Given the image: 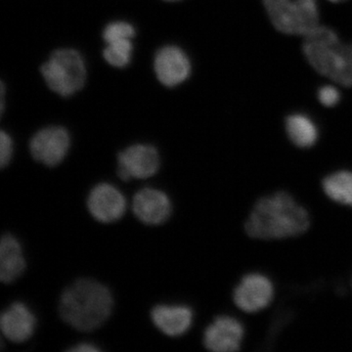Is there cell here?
I'll use <instances>...</instances> for the list:
<instances>
[{"label":"cell","mask_w":352,"mask_h":352,"mask_svg":"<svg viewBox=\"0 0 352 352\" xmlns=\"http://www.w3.org/2000/svg\"><path fill=\"white\" fill-rule=\"evenodd\" d=\"M326 195L342 205L352 207V173L339 171L326 177L323 182Z\"/></svg>","instance_id":"obj_17"},{"label":"cell","mask_w":352,"mask_h":352,"mask_svg":"<svg viewBox=\"0 0 352 352\" xmlns=\"http://www.w3.org/2000/svg\"><path fill=\"white\" fill-rule=\"evenodd\" d=\"M103 50L105 61L113 68H126L131 64L133 55L132 38H118L108 41Z\"/></svg>","instance_id":"obj_18"},{"label":"cell","mask_w":352,"mask_h":352,"mask_svg":"<svg viewBox=\"0 0 352 352\" xmlns=\"http://www.w3.org/2000/svg\"><path fill=\"white\" fill-rule=\"evenodd\" d=\"M25 270V258L17 238L6 234L0 243V280L11 284L22 276Z\"/></svg>","instance_id":"obj_15"},{"label":"cell","mask_w":352,"mask_h":352,"mask_svg":"<svg viewBox=\"0 0 352 352\" xmlns=\"http://www.w3.org/2000/svg\"><path fill=\"white\" fill-rule=\"evenodd\" d=\"M244 339V327L237 319L221 315L217 317L204 333V344L208 351H239Z\"/></svg>","instance_id":"obj_12"},{"label":"cell","mask_w":352,"mask_h":352,"mask_svg":"<svg viewBox=\"0 0 352 352\" xmlns=\"http://www.w3.org/2000/svg\"><path fill=\"white\" fill-rule=\"evenodd\" d=\"M273 296L274 288L268 278L261 274H249L236 287L233 300L243 311L254 314L267 307Z\"/></svg>","instance_id":"obj_11"},{"label":"cell","mask_w":352,"mask_h":352,"mask_svg":"<svg viewBox=\"0 0 352 352\" xmlns=\"http://www.w3.org/2000/svg\"><path fill=\"white\" fill-rule=\"evenodd\" d=\"M307 210L285 192L264 197L252 208L245 222V232L256 239L296 237L309 228Z\"/></svg>","instance_id":"obj_1"},{"label":"cell","mask_w":352,"mask_h":352,"mask_svg":"<svg viewBox=\"0 0 352 352\" xmlns=\"http://www.w3.org/2000/svg\"><path fill=\"white\" fill-rule=\"evenodd\" d=\"M286 131L289 140L300 148L312 147L318 139L316 124L305 113L289 116L286 120Z\"/></svg>","instance_id":"obj_16"},{"label":"cell","mask_w":352,"mask_h":352,"mask_svg":"<svg viewBox=\"0 0 352 352\" xmlns=\"http://www.w3.org/2000/svg\"><path fill=\"white\" fill-rule=\"evenodd\" d=\"M88 212L101 223H113L124 217L126 200L117 187L107 182L95 185L87 201Z\"/></svg>","instance_id":"obj_8"},{"label":"cell","mask_w":352,"mask_h":352,"mask_svg":"<svg viewBox=\"0 0 352 352\" xmlns=\"http://www.w3.org/2000/svg\"><path fill=\"white\" fill-rule=\"evenodd\" d=\"M188 55L176 45H166L157 51L154 57V72L157 80L166 87L182 85L191 74Z\"/></svg>","instance_id":"obj_9"},{"label":"cell","mask_w":352,"mask_h":352,"mask_svg":"<svg viewBox=\"0 0 352 352\" xmlns=\"http://www.w3.org/2000/svg\"><path fill=\"white\" fill-rule=\"evenodd\" d=\"M164 1H170V2H173V1H179V0H164Z\"/></svg>","instance_id":"obj_25"},{"label":"cell","mask_w":352,"mask_h":352,"mask_svg":"<svg viewBox=\"0 0 352 352\" xmlns=\"http://www.w3.org/2000/svg\"><path fill=\"white\" fill-rule=\"evenodd\" d=\"M303 52L319 74L344 87H352V43H342L330 28L319 25L307 34Z\"/></svg>","instance_id":"obj_3"},{"label":"cell","mask_w":352,"mask_h":352,"mask_svg":"<svg viewBox=\"0 0 352 352\" xmlns=\"http://www.w3.org/2000/svg\"><path fill=\"white\" fill-rule=\"evenodd\" d=\"M266 12L278 31L307 36L319 25L317 0H263Z\"/></svg>","instance_id":"obj_5"},{"label":"cell","mask_w":352,"mask_h":352,"mask_svg":"<svg viewBox=\"0 0 352 352\" xmlns=\"http://www.w3.org/2000/svg\"><path fill=\"white\" fill-rule=\"evenodd\" d=\"M113 298L105 285L91 279H80L68 287L59 300L62 320L80 332L101 327L112 314Z\"/></svg>","instance_id":"obj_2"},{"label":"cell","mask_w":352,"mask_h":352,"mask_svg":"<svg viewBox=\"0 0 352 352\" xmlns=\"http://www.w3.org/2000/svg\"><path fill=\"white\" fill-rule=\"evenodd\" d=\"M161 159L157 148L145 143L129 146L118 155V176L122 182L147 179L157 175Z\"/></svg>","instance_id":"obj_7"},{"label":"cell","mask_w":352,"mask_h":352,"mask_svg":"<svg viewBox=\"0 0 352 352\" xmlns=\"http://www.w3.org/2000/svg\"><path fill=\"white\" fill-rule=\"evenodd\" d=\"M132 210L146 226H161L173 214V203L168 194L162 190L146 187L134 195Z\"/></svg>","instance_id":"obj_10"},{"label":"cell","mask_w":352,"mask_h":352,"mask_svg":"<svg viewBox=\"0 0 352 352\" xmlns=\"http://www.w3.org/2000/svg\"><path fill=\"white\" fill-rule=\"evenodd\" d=\"M44 82L61 97H71L85 87L87 69L82 55L74 48H59L41 67Z\"/></svg>","instance_id":"obj_4"},{"label":"cell","mask_w":352,"mask_h":352,"mask_svg":"<svg viewBox=\"0 0 352 352\" xmlns=\"http://www.w3.org/2000/svg\"><path fill=\"white\" fill-rule=\"evenodd\" d=\"M136 31L135 28L131 23L126 21H113V22L109 23L103 30L104 41H113V39L118 38H134L135 36Z\"/></svg>","instance_id":"obj_19"},{"label":"cell","mask_w":352,"mask_h":352,"mask_svg":"<svg viewBox=\"0 0 352 352\" xmlns=\"http://www.w3.org/2000/svg\"><path fill=\"white\" fill-rule=\"evenodd\" d=\"M330 1H332V2H342V1H346V0H330Z\"/></svg>","instance_id":"obj_24"},{"label":"cell","mask_w":352,"mask_h":352,"mask_svg":"<svg viewBox=\"0 0 352 352\" xmlns=\"http://www.w3.org/2000/svg\"><path fill=\"white\" fill-rule=\"evenodd\" d=\"M0 328L6 339L21 344L32 337L36 328V317L24 302H16L2 312Z\"/></svg>","instance_id":"obj_13"},{"label":"cell","mask_w":352,"mask_h":352,"mask_svg":"<svg viewBox=\"0 0 352 352\" xmlns=\"http://www.w3.org/2000/svg\"><path fill=\"white\" fill-rule=\"evenodd\" d=\"M153 324L168 337H180L188 332L194 320L193 310L183 305H157L151 310Z\"/></svg>","instance_id":"obj_14"},{"label":"cell","mask_w":352,"mask_h":352,"mask_svg":"<svg viewBox=\"0 0 352 352\" xmlns=\"http://www.w3.org/2000/svg\"><path fill=\"white\" fill-rule=\"evenodd\" d=\"M14 152L13 140L6 131L0 132V166L6 168L12 160Z\"/></svg>","instance_id":"obj_20"},{"label":"cell","mask_w":352,"mask_h":352,"mask_svg":"<svg viewBox=\"0 0 352 352\" xmlns=\"http://www.w3.org/2000/svg\"><path fill=\"white\" fill-rule=\"evenodd\" d=\"M4 105H6V85L3 82L1 83V113L4 112Z\"/></svg>","instance_id":"obj_23"},{"label":"cell","mask_w":352,"mask_h":352,"mask_svg":"<svg viewBox=\"0 0 352 352\" xmlns=\"http://www.w3.org/2000/svg\"><path fill=\"white\" fill-rule=\"evenodd\" d=\"M317 95H318L319 102L325 107H333L340 100L339 90L332 85H325L319 88Z\"/></svg>","instance_id":"obj_21"},{"label":"cell","mask_w":352,"mask_h":352,"mask_svg":"<svg viewBox=\"0 0 352 352\" xmlns=\"http://www.w3.org/2000/svg\"><path fill=\"white\" fill-rule=\"evenodd\" d=\"M71 135L64 126L43 127L32 135L29 143L32 157L38 163L55 168L67 157L71 148Z\"/></svg>","instance_id":"obj_6"},{"label":"cell","mask_w":352,"mask_h":352,"mask_svg":"<svg viewBox=\"0 0 352 352\" xmlns=\"http://www.w3.org/2000/svg\"><path fill=\"white\" fill-rule=\"evenodd\" d=\"M71 352H98L101 349L94 344L89 342H80V344H76L75 346L69 347L68 349Z\"/></svg>","instance_id":"obj_22"}]
</instances>
